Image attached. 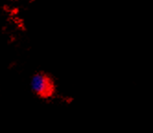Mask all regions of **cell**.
Returning a JSON list of instances; mask_svg holds the SVG:
<instances>
[{
	"label": "cell",
	"instance_id": "6da1fadb",
	"mask_svg": "<svg viewBox=\"0 0 153 133\" xmlns=\"http://www.w3.org/2000/svg\"><path fill=\"white\" fill-rule=\"evenodd\" d=\"M31 88L36 95L42 98L52 96L54 92L53 80L45 73H37L32 77Z\"/></svg>",
	"mask_w": 153,
	"mask_h": 133
}]
</instances>
